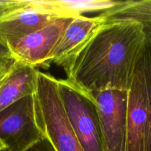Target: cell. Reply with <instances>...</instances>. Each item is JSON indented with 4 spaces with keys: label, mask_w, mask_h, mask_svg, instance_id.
Listing matches in <instances>:
<instances>
[{
    "label": "cell",
    "mask_w": 151,
    "mask_h": 151,
    "mask_svg": "<svg viewBox=\"0 0 151 151\" xmlns=\"http://www.w3.org/2000/svg\"><path fill=\"white\" fill-rule=\"evenodd\" d=\"M145 41L143 25L136 21L102 23L64 68L67 79L93 94L128 91Z\"/></svg>",
    "instance_id": "obj_1"
},
{
    "label": "cell",
    "mask_w": 151,
    "mask_h": 151,
    "mask_svg": "<svg viewBox=\"0 0 151 151\" xmlns=\"http://www.w3.org/2000/svg\"><path fill=\"white\" fill-rule=\"evenodd\" d=\"M57 80L50 74L38 72L35 92L37 123L56 151H84L65 113Z\"/></svg>",
    "instance_id": "obj_2"
},
{
    "label": "cell",
    "mask_w": 151,
    "mask_h": 151,
    "mask_svg": "<svg viewBox=\"0 0 151 151\" xmlns=\"http://www.w3.org/2000/svg\"><path fill=\"white\" fill-rule=\"evenodd\" d=\"M58 91L68 119L84 151H103L96 98L66 79L57 80Z\"/></svg>",
    "instance_id": "obj_3"
},
{
    "label": "cell",
    "mask_w": 151,
    "mask_h": 151,
    "mask_svg": "<svg viewBox=\"0 0 151 151\" xmlns=\"http://www.w3.org/2000/svg\"><path fill=\"white\" fill-rule=\"evenodd\" d=\"M44 137L37 123L35 94L0 112V138L6 151H25Z\"/></svg>",
    "instance_id": "obj_4"
},
{
    "label": "cell",
    "mask_w": 151,
    "mask_h": 151,
    "mask_svg": "<svg viewBox=\"0 0 151 151\" xmlns=\"http://www.w3.org/2000/svg\"><path fill=\"white\" fill-rule=\"evenodd\" d=\"M73 18L62 17L17 41L6 50L17 61L36 68L51 63L53 53Z\"/></svg>",
    "instance_id": "obj_5"
},
{
    "label": "cell",
    "mask_w": 151,
    "mask_h": 151,
    "mask_svg": "<svg viewBox=\"0 0 151 151\" xmlns=\"http://www.w3.org/2000/svg\"><path fill=\"white\" fill-rule=\"evenodd\" d=\"M93 95L100 118L103 151H125L127 91L107 90Z\"/></svg>",
    "instance_id": "obj_6"
},
{
    "label": "cell",
    "mask_w": 151,
    "mask_h": 151,
    "mask_svg": "<svg viewBox=\"0 0 151 151\" xmlns=\"http://www.w3.org/2000/svg\"><path fill=\"white\" fill-rule=\"evenodd\" d=\"M59 16L44 8L36 0H19L15 7L0 14V47L41 29Z\"/></svg>",
    "instance_id": "obj_7"
},
{
    "label": "cell",
    "mask_w": 151,
    "mask_h": 151,
    "mask_svg": "<svg viewBox=\"0 0 151 151\" xmlns=\"http://www.w3.org/2000/svg\"><path fill=\"white\" fill-rule=\"evenodd\" d=\"M147 113V92L140 57L127 91L125 151H144Z\"/></svg>",
    "instance_id": "obj_8"
},
{
    "label": "cell",
    "mask_w": 151,
    "mask_h": 151,
    "mask_svg": "<svg viewBox=\"0 0 151 151\" xmlns=\"http://www.w3.org/2000/svg\"><path fill=\"white\" fill-rule=\"evenodd\" d=\"M102 23L97 16L73 18L64 32L53 53L51 62L65 68Z\"/></svg>",
    "instance_id": "obj_9"
},
{
    "label": "cell",
    "mask_w": 151,
    "mask_h": 151,
    "mask_svg": "<svg viewBox=\"0 0 151 151\" xmlns=\"http://www.w3.org/2000/svg\"><path fill=\"white\" fill-rule=\"evenodd\" d=\"M36 68L16 60V66L0 88V112L28 95L35 94Z\"/></svg>",
    "instance_id": "obj_10"
},
{
    "label": "cell",
    "mask_w": 151,
    "mask_h": 151,
    "mask_svg": "<svg viewBox=\"0 0 151 151\" xmlns=\"http://www.w3.org/2000/svg\"><path fill=\"white\" fill-rule=\"evenodd\" d=\"M44 8L59 17L75 18L87 13H102L118 5L110 0H36Z\"/></svg>",
    "instance_id": "obj_11"
},
{
    "label": "cell",
    "mask_w": 151,
    "mask_h": 151,
    "mask_svg": "<svg viewBox=\"0 0 151 151\" xmlns=\"http://www.w3.org/2000/svg\"><path fill=\"white\" fill-rule=\"evenodd\" d=\"M105 22L131 19L142 24L145 31L151 32V0L120 1L113 8L97 15Z\"/></svg>",
    "instance_id": "obj_12"
},
{
    "label": "cell",
    "mask_w": 151,
    "mask_h": 151,
    "mask_svg": "<svg viewBox=\"0 0 151 151\" xmlns=\"http://www.w3.org/2000/svg\"><path fill=\"white\" fill-rule=\"evenodd\" d=\"M145 31V30H144ZM146 41L141 55L147 92L148 113L144 151H151V32L145 31Z\"/></svg>",
    "instance_id": "obj_13"
},
{
    "label": "cell",
    "mask_w": 151,
    "mask_h": 151,
    "mask_svg": "<svg viewBox=\"0 0 151 151\" xmlns=\"http://www.w3.org/2000/svg\"><path fill=\"white\" fill-rule=\"evenodd\" d=\"M16 60L7 52L0 57V88L16 66Z\"/></svg>",
    "instance_id": "obj_14"
},
{
    "label": "cell",
    "mask_w": 151,
    "mask_h": 151,
    "mask_svg": "<svg viewBox=\"0 0 151 151\" xmlns=\"http://www.w3.org/2000/svg\"><path fill=\"white\" fill-rule=\"evenodd\" d=\"M25 151H56L50 142L46 137L37 142L36 144L30 147Z\"/></svg>",
    "instance_id": "obj_15"
},
{
    "label": "cell",
    "mask_w": 151,
    "mask_h": 151,
    "mask_svg": "<svg viewBox=\"0 0 151 151\" xmlns=\"http://www.w3.org/2000/svg\"><path fill=\"white\" fill-rule=\"evenodd\" d=\"M7 150V147L6 146V145L4 144V142L1 140V139L0 138V151H6Z\"/></svg>",
    "instance_id": "obj_16"
},
{
    "label": "cell",
    "mask_w": 151,
    "mask_h": 151,
    "mask_svg": "<svg viewBox=\"0 0 151 151\" xmlns=\"http://www.w3.org/2000/svg\"><path fill=\"white\" fill-rule=\"evenodd\" d=\"M7 52L8 51H7L5 48H4V47H0V57L4 55H5Z\"/></svg>",
    "instance_id": "obj_17"
}]
</instances>
